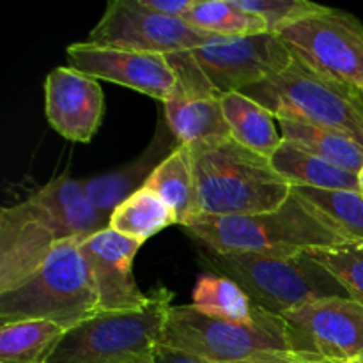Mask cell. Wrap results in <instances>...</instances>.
<instances>
[{"label":"cell","mask_w":363,"mask_h":363,"mask_svg":"<svg viewBox=\"0 0 363 363\" xmlns=\"http://www.w3.org/2000/svg\"><path fill=\"white\" fill-rule=\"evenodd\" d=\"M85 194L91 204L103 215H112L113 209L121 204L131 188V179L126 176H103L84 183Z\"/></svg>","instance_id":"83f0119b"},{"label":"cell","mask_w":363,"mask_h":363,"mask_svg":"<svg viewBox=\"0 0 363 363\" xmlns=\"http://www.w3.org/2000/svg\"><path fill=\"white\" fill-rule=\"evenodd\" d=\"M245 363H328L318 357H312V354L305 353H296V351H289V353H275L268 354L264 358H259V360L245 362Z\"/></svg>","instance_id":"4dcf8cb0"},{"label":"cell","mask_w":363,"mask_h":363,"mask_svg":"<svg viewBox=\"0 0 363 363\" xmlns=\"http://www.w3.org/2000/svg\"><path fill=\"white\" fill-rule=\"evenodd\" d=\"M233 2L240 9L262 18L268 32L273 34L282 30L287 25H293L326 9V6L308 0H233Z\"/></svg>","instance_id":"4316f807"},{"label":"cell","mask_w":363,"mask_h":363,"mask_svg":"<svg viewBox=\"0 0 363 363\" xmlns=\"http://www.w3.org/2000/svg\"><path fill=\"white\" fill-rule=\"evenodd\" d=\"M183 20L220 38H247L268 32L262 18L240 9L233 0H195Z\"/></svg>","instance_id":"d4e9b609"},{"label":"cell","mask_w":363,"mask_h":363,"mask_svg":"<svg viewBox=\"0 0 363 363\" xmlns=\"http://www.w3.org/2000/svg\"><path fill=\"white\" fill-rule=\"evenodd\" d=\"M152 360L156 363H209L195 354L186 353V351L174 350V347L163 346V344H158L155 354H152Z\"/></svg>","instance_id":"f546056e"},{"label":"cell","mask_w":363,"mask_h":363,"mask_svg":"<svg viewBox=\"0 0 363 363\" xmlns=\"http://www.w3.org/2000/svg\"><path fill=\"white\" fill-rule=\"evenodd\" d=\"M142 241L123 236L110 227L80 241V252L98 291L101 312L142 308L149 301L133 275V261Z\"/></svg>","instance_id":"5bb4252c"},{"label":"cell","mask_w":363,"mask_h":363,"mask_svg":"<svg viewBox=\"0 0 363 363\" xmlns=\"http://www.w3.org/2000/svg\"><path fill=\"white\" fill-rule=\"evenodd\" d=\"M222 39L191 27L183 18L152 13L140 0H110L87 43L170 57Z\"/></svg>","instance_id":"8fae6325"},{"label":"cell","mask_w":363,"mask_h":363,"mask_svg":"<svg viewBox=\"0 0 363 363\" xmlns=\"http://www.w3.org/2000/svg\"><path fill=\"white\" fill-rule=\"evenodd\" d=\"M85 194L84 183L67 174L53 177L35 194L0 211V293L35 272L59 245L84 241L108 227Z\"/></svg>","instance_id":"6da1fadb"},{"label":"cell","mask_w":363,"mask_h":363,"mask_svg":"<svg viewBox=\"0 0 363 363\" xmlns=\"http://www.w3.org/2000/svg\"><path fill=\"white\" fill-rule=\"evenodd\" d=\"M170 225H177L172 209L144 186L131 191L130 197L113 209L108 222L110 229L142 243Z\"/></svg>","instance_id":"7402d4cb"},{"label":"cell","mask_w":363,"mask_h":363,"mask_svg":"<svg viewBox=\"0 0 363 363\" xmlns=\"http://www.w3.org/2000/svg\"><path fill=\"white\" fill-rule=\"evenodd\" d=\"M222 108L234 140L264 158L275 155L284 137L266 106L243 92H229L222 96Z\"/></svg>","instance_id":"d6986e66"},{"label":"cell","mask_w":363,"mask_h":363,"mask_svg":"<svg viewBox=\"0 0 363 363\" xmlns=\"http://www.w3.org/2000/svg\"><path fill=\"white\" fill-rule=\"evenodd\" d=\"M277 34L312 69L357 89L363 85V25L351 13L326 6Z\"/></svg>","instance_id":"30bf717a"},{"label":"cell","mask_w":363,"mask_h":363,"mask_svg":"<svg viewBox=\"0 0 363 363\" xmlns=\"http://www.w3.org/2000/svg\"><path fill=\"white\" fill-rule=\"evenodd\" d=\"M160 344L209 363H245L294 351L284 318L259 307L247 325L209 318L194 305L170 307Z\"/></svg>","instance_id":"5b68a950"},{"label":"cell","mask_w":363,"mask_h":363,"mask_svg":"<svg viewBox=\"0 0 363 363\" xmlns=\"http://www.w3.org/2000/svg\"><path fill=\"white\" fill-rule=\"evenodd\" d=\"M172 293L158 289L142 308L99 312L64 333L48 363H135L151 360L162 340Z\"/></svg>","instance_id":"8992f818"},{"label":"cell","mask_w":363,"mask_h":363,"mask_svg":"<svg viewBox=\"0 0 363 363\" xmlns=\"http://www.w3.org/2000/svg\"><path fill=\"white\" fill-rule=\"evenodd\" d=\"M208 261L211 268L240 284L255 307L280 318L323 298H350L342 286L307 254L272 257L208 250Z\"/></svg>","instance_id":"ba28073f"},{"label":"cell","mask_w":363,"mask_h":363,"mask_svg":"<svg viewBox=\"0 0 363 363\" xmlns=\"http://www.w3.org/2000/svg\"><path fill=\"white\" fill-rule=\"evenodd\" d=\"M293 194L311 206L321 218L332 223L350 243L363 247V197L360 191L293 186Z\"/></svg>","instance_id":"cb8c5ba5"},{"label":"cell","mask_w":363,"mask_h":363,"mask_svg":"<svg viewBox=\"0 0 363 363\" xmlns=\"http://www.w3.org/2000/svg\"><path fill=\"white\" fill-rule=\"evenodd\" d=\"M353 363H363V358H360V360H357V362H353Z\"/></svg>","instance_id":"e575fe53"},{"label":"cell","mask_w":363,"mask_h":363,"mask_svg":"<svg viewBox=\"0 0 363 363\" xmlns=\"http://www.w3.org/2000/svg\"><path fill=\"white\" fill-rule=\"evenodd\" d=\"M195 0H140L145 9L170 18H184L190 13Z\"/></svg>","instance_id":"f1b7e54d"},{"label":"cell","mask_w":363,"mask_h":363,"mask_svg":"<svg viewBox=\"0 0 363 363\" xmlns=\"http://www.w3.org/2000/svg\"><path fill=\"white\" fill-rule=\"evenodd\" d=\"M66 332L46 319L0 325V363H48Z\"/></svg>","instance_id":"44dd1931"},{"label":"cell","mask_w":363,"mask_h":363,"mask_svg":"<svg viewBox=\"0 0 363 363\" xmlns=\"http://www.w3.org/2000/svg\"><path fill=\"white\" fill-rule=\"evenodd\" d=\"M184 84L204 87L218 96L241 92L286 69L293 53L279 34L264 32L247 38H223L169 57Z\"/></svg>","instance_id":"9c48e42d"},{"label":"cell","mask_w":363,"mask_h":363,"mask_svg":"<svg viewBox=\"0 0 363 363\" xmlns=\"http://www.w3.org/2000/svg\"><path fill=\"white\" fill-rule=\"evenodd\" d=\"M163 105L170 131L181 145L194 147L218 144L230 138V128L223 116L222 96L215 92L179 84Z\"/></svg>","instance_id":"2e32d148"},{"label":"cell","mask_w":363,"mask_h":363,"mask_svg":"<svg viewBox=\"0 0 363 363\" xmlns=\"http://www.w3.org/2000/svg\"><path fill=\"white\" fill-rule=\"evenodd\" d=\"M275 117L289 116L342 131L363 147V98L357 87L312 69L293 55L289 66L243 89Z\"/></svg>","instance_id":"52a82bcc"},{"label":"cell","mask_w":363,"mask_h":363,"mask_svg":"<svg viewBox=\"0 0 363 363\" xmlns=\"http://www.w3.org/2000/svg\"><path fill=\"white\" fill-rule=\"evenodd\" d=\"M342 286L351 300L363 305V247L354 243L305 252Z\"/></svg>","instance_id":"484cf974"},{"label":"cell","mask_w":363,"mask_h":363,"mask_svg":"<svg viewBox=\"0 0 363 363\" xmlns=\"http://www.w3.org/2000/svg\"><path fill=\"white\" fill-rule=\"evenodd\" d=\"M135 363H156V362L151 358V360H140V362H135Z\"/></svg>","instance_id":"d6a6232c"},{"label":"cell","mask_w":363,"mask_h":363,"mask_svg":"<svg viewBox=\"0 0 363 363\" xmlns=\"http://www.w3.org/2000/svg\"><path fill=\"white\" fill-rule=\"evenodd\" d=\"M191 305L209 318L230 323H252L257 307L243 287L233 279L215 273H204L197 279L191 294Z\"/></svg>","instance_id":"603a6c76"},{"label":"cell","mask_w":363,"mask_h":363,"mask_svg":"<svg viewBox=\"0 0 363 363\" xmlns=\"http://www.w3.org/2000/svg\"><path fill=\"white\" fill-rule=\"evenodd\" d=\"M358 188H360V195L363 197V169L358 172Z\"/></svg>","instance_id":"1f68e13d"},{"label":"cell","mask_w":363,"mask_h":363,"mask_svg":"<svg viewBox=\"0 0 363 363\" xmlns=\"http://www.w3.org/2000/svg\"><path fill=\"white\" fill-rule=\"evenodd\" d=\"M78 245L80 241L59 245L23 282L0 293V325L46 319L71 330L101 312L98 291Z\"/></svg>","instance_id":"277c9868"},{"label":"cell","mask_w":363,"mask_h":363,"mask_svg":"<svg viewBox=\"0 0 363 363\" xmlns=\"http://www.w3.org/2000/svg\"><path fill=\"white\" fill-rule=\"evenodd\" d=\"M183 230L215 254L294 257L314 248L350 243L332 223L294 194L275 211L233 216L199 215Z\"/></svg>","instance_id":"7a4b0ae2"},{"label":"cell","mask_w":363,"mask_h":363,"mask_svg":"<svg viewBox=\"0 0 363 363\" xmlns=\"http://www.w3.org/2000/svg\"><path fill=\"white\" fill-rule=\"evenodd\" d=\"M45 110L57 133L71 142L87 144L101 126L105 113L101 85L71 66L55 67L45 82Z\"/></svg>","instance_id":"9a60e30c"},{"label":"cell","mask_w":363,"mask_h":363,"mask_svg":"<svg viewBox=\"0 0 363 363\" xmlns=\"http://www.w3.org/2000/svg\"><path fill=\"white\" fill-rule=\"evenodd\" d=\"M67 64L96 80L113 82L165 103L176 92L179 77L169 57L131 52L82 41L67 46Z\"/></svg>","instance_id":"4fadbf2b"},{"label":"cell","mask_w":363,"mask_h":363,"mask_svg":"<svg viewBox=\"0 0 363 363\" xmlns=\"http://www.w3.org/2000/svg\"><path fill=\"white\" fill-rule=\"evenodd\" d=\"M358 91H360V94H362V98H363V85H362L360 89H358Z\"/></svg>","instance_id":"836d02e7"},{"label":"cell","mask_w":363,"mask_h":363,"mask_svg":"<svg viewBox=\"0 0 363 363\" xmlns=\"http://www.w3.org/2000/svg\"><path fill=\"white\" fill-rule=\"evenodd\" d=\"M269 162L291 186L360 191L357 174L332 165L330 162H325L287 140L280 144Z\"/></svg>","instance_id":"ffe728a7"},{"label":"cell","mask_w":363,"mask_h":363,"mask_svg":"<svg viewBox=\"0 0 363 363\" xmlns=\"http://www.w3.org/2000/svg\"><path fill=\"white\" fill-rule=\"evenodd\" d=\"M282 318L296 353L328 363H353L363 358V305L358 301L323 298Z\"/></svg>","instance_id":"7c38bea8"},{"label":"cell","mask_w":363,"mask_h":363,"mask_svg":"<svg viewBox=\"0 0 363 363\" xmlns=\"http://www.w3.org/2000/svg\"><path fill=\"white\" fill-rule=\"evenodd\" d=\"M144 188L158 195L176 215L177 225L184 227L202 215L197 181L194 174L190 147L177 145L147 176Z\"/></svg>","instance_id":"e0dca14e"},{"label":"cell","mask_w":363,"mask_h":363,"mask_svg":"<svg viewBox=\"0 0 363 363\" xmlns=\"http://www.w3.org/2000/svg\"><path fill=\"white\" fill-rule=\"evenodd\" d=\"M190 155L202 215L275 211L293 195V186L273 169L269 158L250 151L233 137L218 144L194 145Z\"/></svg>","instance_id":"3957f363"},{"label":"cell","mask_w":363,"mask_h":363,"mask_svg":"<svg viewBox=\"0 0 363 363\" xmlns=\"http://www.w3.org/2000/svg\"><path fill=\"white\" fill-rule=\"evenodd\" d=\"M275 119L284 140L357 176L363 169V147L342 131L318 126L298 117L280 116Z\"/></svg>","instance_id":"ac0fdd59"}]
</instances>
